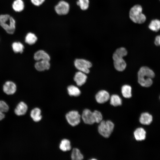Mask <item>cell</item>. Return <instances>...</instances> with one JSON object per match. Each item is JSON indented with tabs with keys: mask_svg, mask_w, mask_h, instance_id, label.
<instances>
[{
	"mask_svg": "<svg viewBox=\"0 0 160 160\" xmlns=\"http://www.w3.org/2000/svg\"><path fill=\"white\" fill-rule=\"evenodd\" d=\"M154 76V73L152 70L146 66L142 67L138 73V82L143 87H149L152 84V79Z\"/></svg>",
	"mask_w": 160,
	"mask_h": 160,
	"instance_id": "6da1fadb",
	"label": "cell"
},
{
	"mask_svg": "<svg viewBox=\"0 0 160 160\" xmlns=\"http://www.w3.org/2000/svg\"><path fill=\"white\" fill-rule=\"evenodd\" d=\"M127 53V50L123 47L117 49L114 53L113 59L114 67L117 70L121 71L125 69L127 65L123 57Z\"/></svg>",
	"mask_w": 160,
	"mask_h": 160,
	"instance_id": "7a4b0ae2",
	"label": "cell"
},
{
	"mask_svg": "<svg viewBox=\"0 0 160 160\" xmlns=\"http://www.w3.org/2000/svg\"><path fill=\"white\" fill-rule=\"evenodd\" d=\"M0 25L8 34H13L16 29L15 19L8 14L0 15Z\"/></svg>",
	"mask_w": 160,
	"mask_h": 160,
	"instance_id": "3957f363",
	"label": "cell"
},
{
	"mask_svg": "<svg viewBox=\"0 0 160 160\" xmlns=\"http://www.w3.org/2000/svg\"><path fill=\"white\" fill-rule=\"evenodd\" d=\"M142 8L140 5H136L130 9L129 16L131 20L134 23L142 24L146 20L145 15L142 13Z\"/></svg>",
	"mask_w": 160,
	"mask_h": 160,
	"instance_id": "277c9868",
	"label": "cell"
},
{
	"mask_svg": "<svg viewBox=\"0 0 160 160\" xmlns=\"http://www.w3.org/2000/svg\"><path fill=\"white\" fill-rule=\"evenodd\" d=\"M114 127V124L111 121L102 120L98 126V131L102 136L108 138L112 132Z\"/></svg>",
	"mask_w": 160,
	"mask_h": 160,
	"instance_id": "5b68a950",
	"label": "cell"
},
{
	"mask_svg": "<svg viewBox=\"0 0 160 160\" xmlns=\"http://www.w3.org/2000/svg\"><path fill=\"white\" fill-rule=\"evenodd\" d=\"M69 4L64 0L59 1L55 6L54 10L56 13L59 15H67L70 10Z\"/></svg>",
	"mask_w": 160,
	"mask_h": 160,
	"instance_id": "8992f818",
	"label": "cell"
},
{
	"mask_svg": "<svg viewBox=\"0 0 160 160\" xmlns=\"http://www.w3.org/2000/svg\"><path fill=\"white\" fill-rule=\"evenodd\" d=\"M81 116L79 112L76 111H72L66 113L65 118L69 124L72 126H75L80 122Z\"/></svg>",
	"mask_w": 160,
	"mask_h": 160,
	"instance_id": "52a82bcc",
	"label": "cell"
},
{
	"mask_svg": "<svg viewBox=\"0 0 160 160\" xmlns=\"http://www.w3.org/2000/svg\"><path fill=\"white\" fill-rule=\"evenodd\" d=\"M74 64L77 69L85 73H89V69L92 66V64L89 61L83 59H76Z\"/></svg>",
	"mask_w": 160,
	"mask_h": 160,
	"instance_id": "ba28073f",
	"label": "cell"
},
{
	"mask_svg": "<svg viewBox=\"0 0 160 160\" xmlns=\"http://www.w3.org/2000/svg\"><path fill=\"white\" fill-rule=\"evenodd\" d=\"M81 117L86 124H92L95 123L93 112L89 109H86L83 111Z\"/></svg>",
	"mask_w": 160,
	"mask_h": 160,
	"instance_id": "9c48e42d",
	"label": "cell"
},
{
	"mask_svg": "<svg viewBox=\"0 0 160 160\" xmlns=\"http://www.w3.org/2000/svg\"><path fill=\"white\" fill-rule=\"evenodd\" d=\"M4 92L8 95H12L16 92L17 87L15 84L11 81H6L3 86Z\"/></svg>",
	"mask_w": 160,
	"mask_h": 160,
	"instance_id": "30bf717a",
	"label": "cell"
},
{
	"mask_svg": "<svg viewBox=\"0 0 160 160\" xmlns=\"http://www.w3.org/2000/svg\"><path fill=\"white\" fill-rule=\"evenodd\" d=\"M110 98L109 93L105 90H101L99 91L95 95V99L97 102L100 104L106 102Z\"/></svg>",
	"mask_w": 160,
	"mask_h": 160,
	"instance_id": "8fae6325",
	"label": "cell"
},
{
	"mask_svg": "<svg viewBox=\"0 0 160 160\" xmlns=\"http://www.w3.org/2000/svg\"><path fill=\"white\" fill-rule=\"evenodd\" d=\"M28 110V106L24 102L21 101L17 105L14 109L15 113L20 116L25 114Z\"/></svg>",
	"mask_w": 160,
	"mask_h": 160,
	"instance_id": "7c38bea8",
	"label": "cell"
},
{
	"mask_svg": "<svg viewBox=\"0 0 160 160\" xmlns=\"http://www.w3.org/2000/svg\"><path fill=\"white\" fill-rule=\"evenodd\" d=\"M87 78V76L85 73L79 71L76 73L74 80L78 86H81L85 83Z\"/></svg>",
	"mask_w": 160,
	"mask_h": 160,
	"instance_id": "4fadbf2b",
	"label": "cell"
},
{
	"mask_svg": "<svg viewBox=\"0 0 160 160\" xmlns=\"http://www.w3.org/2000/svg\"><path fill=\"white\" fill-rule=\"evenodd\" d=\"M50 67L49 61L45 60L38 61L35 65L36 69L38 71H41L48 70Z\"/></svg>",
	"mask_w": 160,
	"mask_h": 160,
	"instance_id": "5bb4252c",
	"label": "cell"
},
{
	"mask_svg": "<svg viewBox=\"0 0 160 160\" xmlns=\"http://www.w3.org/2000/svg\"><path fill=\"white\" fill-rule=\"evenodd\" d=\"M34 58L35 60L39 61L45 60L49 61L50 57L49 55L43 50H39L36 52L34 54Z\"/></svg>",
	"mask_w": 160,
	"mask_h": 160,
	"instance_id": "9a60e30c",
	"label": "cell"
},
{
	"mask_svg": "<svg viewBox=\"0 0 160 160\" xmlns=\"http://www.w3.org/2000/svg\"><path fill=\"white\" fill-rule=\"evenodd\" d=\"M25 7V4L23 0H15L12 4L13 9L15 12H20L23 11Z\"/></svg>",
	"mask_w": 160,
	"mask_h": 160,
	"instance_id": "2e32d148",
	"label": "cell"
},
{
	"mask_svg": "<svg viewBox=\"0 0 160 160\" xmlns=\"http://www.w3.org/2000/svg\"><path fill=\"white\" fill-rule=\"evenodd\" d=\"M41 113L40 109L38 108H35L32 110L30 115L34 121L37 122L40 121L42 118Z\"/></svg>",
	"mask_w": 160,
	"mask_h": 160,
	"instance_id": "e0dca14e",
	"label": "cell"
},
{
	"mask_svg": "<svg viewBox=\"0 0 160 160\" xmlns=\"http://www.w3.org/2000/svg\"><path fill=\"white\" fill-rule=\"evenodd\" d=\"M139 121L143 124L149 125L152 121V116L148 113H143L141 115Z\"/></svg>",
	"mask_w": 160,
	"mask_h": 160,
	"instance_id": "ac0fdd59",
	"label": "cell"
},
{
	"mask_svg": "<svg viewBox=\"0 0 160 160\" xmlns=\"http://www.w3.org/2000/svg\"><path fill=\"white\" fill-rule=\"evenodd\" d=\"M146 132L142 128H137L134 132V137L137 141H141L145 139Z\"/></svg>",
	"mask_w": 160,
	"mask_h": 160,
	"instance_id": "d6986e66",
	"label": "cell"
},
{
	"mask_svg": "<svg viewBox=\"0 0 160 160\" xmlns=\"http://www.w3.org/2000/svg\"><path fill=\"white\" fill-rule=\"evenodd\" d=\"M37 37L34 33L30 32L28 33L25 37V42L30 45L34 44L37 40Z\"/></svg>",
	"mask_w": 160,
	"mask_h": 160,
	"instance_id": "ffe728a7",
	"label": "cell"
},
{
	"mask_svg": "<svg viewBox=\"0 0 160 160\" xmlns=\"http://www.w3.org/2000/svg\"><path fill=\"white\" fill-rule=\"evenodd\" d=\"M59 148L61 150L64 152L70 150L71 147L70 141L67 139L62 140L60 143Z\"/></svg>",
	"mask_w": 160,
	"mask_h": 160,
	"instance_id": "44dd1931",
	"label": "cell"
},
{
	"mask_svg": "<svg viewBox=\"0 0 160 160\" xmlns=\"http://www.w3.org/2000/svg\"><path fill=\"white\" fill-rule=\"evenodd\" d=\"M68 94L71 96H78L81 94V91L77 87L74 85H70L67 88Z\"/></svg>",
	"mask_w": 160,
	"mask_h": 160,
	"instance_id": "7402d4cb",
	"label": "cell"
},
{
	"mask_svg": "<svg viewBox=\"0 0 160 160\" xmlns=\"http://www.w3.org/2000/svg\"><path fill=\"white\" fill-rule=\"evenodd\" d=\"M71 158L73 160H81L84 158L83 155L77 148H73L72 151Z\"/></svg>",
	"mask_w": 160,
	"mask_h": 160,
	"instance_id": "603a6c76",
	"label": "cell"
},
{
	"mask_svg": "<svg viewBox=\"0 0 160 160\" xmlns=\"http://www.w3.org/2000/svg\"><path fill=\"white\" fill-rule=\"evenodd\" d=\"M148 28L153 31H158L160 29V20L156 19L152 20L148 25Z\"/></svg>",
	"mask_w": 160,
	"mask_h": 160,
	"instance_id": "cb8c5ba5",
	"label": "cell"
},
{
	"mask_svg": "<svg viewBox=\"0 0 160 160\" xmlns=\"http://www.w3.org/2000/svg\"><path fill=\"white\" fill-rule=\"evenodd\" d=\"M132 88L130 86L124 85L121 88V93L123 96L126 98H130L132 97Z\"/></svg>",
	"mask_w": 160,
	"mask_h": 160,
	"instance_id": "d4e9b609",
	"label": "cell"
},
{
	"mask_svg": "<svg viewBox=\"0 0 160 160\" xmlns=\"http://www.w3.org/2000/svg\"><path fill=\"white\" fill-rule=\"evenodd\" d=\"M110 104L114 106L120 105L122 104V100L120 97L117 95H112L110 97Z\"/></svg>",
	"mask_w": 160,
	"mask_h": 160,
	"instance_id": "484cf974",
	"label": "cell"
},
{
	"mask_svg": "<svg viewBox=\"0 0 160 160\" xmlns=\"http://www.w3.org/2000/svg\"><path fill=\"white\" fill-rule=\"evenodd\" d=\"M12 47L14 52L16 53H22L23 51L24 46L20 42H14L12 44Z\"/></svg>",
	"mask_w": 160,
	"mask_h": 160,
	"instance_id": "4316f807",
	"label": "cell"
},
{
	"mask_svg": "<svg viewBox=\"0 0 160 160\" xmlns=\"http://www.w3.org/2000/svg\"><path fill=\"white\" fill-rule=\"evenodd\" d=\"M76 5L82 10H86L89 7V0H78L76 2Z\"/></svg>",
	"mask_w": 160,
	"mask_h": 160,
	"instance_id": "83f0119b",
	"label": "cell"
},
{
	"mask_svg": "<svg viewBox=\"0 0 160 160\" xmlns=\"http://www.w3.org/2000/svg\"><path fill=\"white\" fill-rule=\"evenodd\" d=\"M9 109V107L4 101L0 100V111L4 113L7 112Z\"/></svg>",
	"mask_w": 160,
	"mask_h": 160,
	"instance_id": "f1b7e54d",
	"label": "cell"
},
{
	"mask_svg": "<svg viewBox=\"0 0 160 160\" xmlns=\"http://www.w3.org/2000/svg\"><path fill=\"white\" fill-rule=\"evenodd\" d=\"M93 112L95 123H100L102 120L103 119V116L101 113L97 110H95Z\"/></svg>",
	"mask_w": 160,
	"mask_h": 160,
	"instance_id": "f546056e",
	"label": "cell"
},
{
	"mask_svg": "<svg viewBox=\"0 0 160 160\" xmlns=\"http://www.w3.org/2000/svg\"><path fill=\"white\" fill-rule=\"evenodd\" d=\"M45 0H30L31 3L34 6L39 7L41 5Z\"/></svg>",
	"mask_w": 160,
	"mask_h": 160,
	"instance_id": "4dcf8cb0",
	"label": "cell"
},
{
	"mask_svg": "<svg viewBox=\"0 0 160 160\" xmlns=\"http://www.w3.org/2000/svg\"><path fill=\"white\" fill-rule=\"evenodd\" d=\"M154 43L156 46L160 45V35L157 36L156 37Z\"/></svg>",
	"mask_w": 160,
	"mask_h": 160,
	"instance_id": "1f68e13d",
	"label": "cell"
},
{
	"mask_svg": "<svg viewBox=\"0 0 160 160\" xmlns=\"http://www.w3.org/2000/svg\"><path fill=\"white\" fill-rule=\"evenodd\" d=\"M5 117L4 113L0 111V121L3 120Z\"/></svg>",
	"mask_w": 160,
	"mask_h": 160,
	"instance_id": "d6a6232c",
	"label": "cell"
},
{
	"mask_svg": "<svg viewBox=\"0 0 160 160\" xmlns=\"http://www.w3.org/2000/svg\"></svg>",
	"mask_w": 160,
	"mask_h": 160,
	"instance_id": "836d02e7",
	"label": "cell"
}]
</instances>
